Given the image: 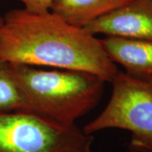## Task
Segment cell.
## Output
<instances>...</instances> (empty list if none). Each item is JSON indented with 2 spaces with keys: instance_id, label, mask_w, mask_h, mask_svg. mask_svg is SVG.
<instances>
[{
  "instance_id": "obj_10",
  "label": "cell",
  "mask_w": 152,
  "mask_h": 152,
  "mask_svg": "<svg viewBox=\"0 0 152 152\" xmlns=\"http://www.w3.org/2000/svg\"><path fill=\"white\" fill-rule=\"evenodd\" d=\"M129 149L134 152H152V144H143L131 141Z\"/></svg>"
},
{
  "instance_id": "obj_6",
  "label": "cell",
  "mask_w": 152,
  "mask_h": 152,
  "mask_svg": "<svg viewBox=\"0 0 152 152\" xmlns=\"http://www.w3.org/2000/svg\"><path fill=\"white\" fill-rule=\"evenodd\" d=\"M111 60L126 73L138 77L152 76V41L106 37L101 39Z\"/></svg>"
},
{
  "instance_id": "obj_4",
  "label": "cell",
  "mask_w": 152,
  "mask_h": 152,
  "mask_svg": "<svg viewBox=\"0 0 152 152\" xmlns=\"http://www.w3.org/2000/svg\"><path fill=\"white\" fill-rule=\"evenodd\" d=\"M103 111L83 131L91 134L107 129L132 133L131 141L152 144V76L138 77L118 71Z\"/></svg>"
},
{
  "instance_id": "obj_8",
  "label": "cell",
  "mask_w": 152,
  "mask_h": 152,
  "mask_svg": "<svg viewBox=\"0 0 152 152\" xmlns=\"http://www.w3.org/2000/svg\"><path fill=\"white\" fill-rule=\"evenodd\" d=\"M10 112L29 113V105L10 64L0 58V113Z\"/></svg>"
},
{
  "instance_id": "obj_3",
  "label": "cell",
  "mask_w": 152,
  "mask_h": 152,
  "mask_svg": "<svg viewBox=\"0 0 152 152\" xmlns=\"http://www.w3.org/2000/svg\"><path fill=\"white\" fill-rule=\"evenodd\" d=\"M93 136L24 112L0 113V152H92Z\"/></svg>"
},
{
  "instance_id": "obj_1",
  "label": "cell",
  "mask_w": 152,
  "mask_h": 152,
  "mask_svg": "<svg viewBox=\"0 0 152 152\" xmlns=\"http://www.w3.org/2000/svg\"><path fill=\"white\" fill-rule=\"evenodd\" d=\"M0 58L10 64L85 71L106 82L118 72L101 39L51 10L7 12L0 25Z\"/></svg>"
},
{
  "instance_id": "obj_12",
  "label": "cell",
  "mask_w": 152,
  "mask_h": 152,
  "mask_svg": "<svg viewBox=\"0 0 152 152\" xmlns=\"http://www.w3.org/2000/svg\"><path fill=\"white\" fill-rule=\"evenodd\" d=\"M17 1H20V2H21V3H23V2H24V0H17Z\"/></svg>"
},
{
  "instance_id": "obj_2",
  "label": "cell",
  "mask_w": 152,
  "mask_h": 152,
  "mask_svg": "<svg viewBox=\"0 0 152 152\" xmlns=\"http://www.w3.org/2000/svg\"><path fill=\"white\" fill-rule=\"evenodd\" d=\"M10 65L26 97L29 113L58 124H75L95 108L103 94L106 81L91 73Z\"/></svg>"
},
{
  "instance_id": "obj_11",
  "label": "cell",
  "mask_w": 152,
  "mask_h": 152,
  "mask_svg": "<svg viewBox=\"0 0 152 152\" xmlns=\"http://www.w3.org/2000/svg\"><path fill=\"white\" fill-rule=\"evenodd\" d=\"M2 22H3V17L0 16V25L2 24Z\"/></svg>"
},
{
  "instance_id": "obj_9",
  "label": "cell",
  "mask_w": 152,
  "mask_h": 152,
  "mask_svg": "<svg viewBox=\"0 0 152 152\" xmlns=\"http://www.w3.org/2000/svg\"><path fill=\"white\" fill-rule=\"evenodd\" d=\"M53 0H24V8L27 10L42 13L51 10Z\"/></svg>"
},
{
  "instance_id": "obj_7",
  "label": "cell",
  "mask_w": 152,
  "mask_h": 152,
  "mask_svg": "<svg viewBox=\"0 0 152 152\" xmlns=\"http://www.w3.org/2000/svg\"><path fill=\"white\" fill-rule=\"evenodd\" d=\"M134 0H53L51 10L71 24L84 27L98 17Z\"/></svg>"
},
{
  "instance_id": "obj_5",
  "label": "cell",
  "mask_w": 152,
  "mask_h": 152,
  "mask_svg": "<svg viewBox=\"0 0 152 152\" xmlns=\"http://www.w3.org/2000/svg\"><path fill=\"white\" fill-rule=\"evenodd\" d=\"M84 27L94 36L152 41V0H134Z\"/></svg>"
}]
</instances>
